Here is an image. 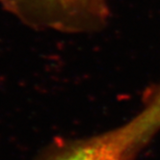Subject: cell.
Masks as SVG:
<instances>
[{"label":"cell","mask_w":160,"mask_h":160,"mask_svg":"<svg viewBox=\"0 0 160 160\" xmlns=\"http://www.w3.org/2000/svg\"><path fill=\"white\" fill-rule=\"evenodd\" d=\"M140 140L147 147L160 131V81L146 90L142 105L129 119Z\"/></svg>","instance_id":"3957f363"},{"label":"cell","mask_w":160,"mask_h":160,"mask_svg":"<svg viewBox=\"0 0 160 160\" xmlns=\"http://www.w3.org/2000/svg\"><path fill=\"white\" fill-rule=\"evenodd\" d=\"M4 9L30 27L62 33H89L104 26L107 0H0Z\"/></svg>","instance_id":"6da1fadb"},{"label":"cell","mask_w":160,"mask_h":160,"mask_svg":"<svg viewBox=\"0 0 160 160\" xmlns=\"http://www.w3.org/2000/svg\"><path fill=\"white\" fill-rule=\"evenodd\" d=\"M144 150L127 121L122 124L80 139H59L38 160H136Z\"/></svg>","instance_id":"7a4b0ae2"}]
</instances>
